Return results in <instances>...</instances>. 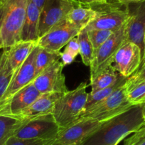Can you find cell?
<instances>
[{
    "label": "cell",
    "instance_id": "obj_1",
    "mask_svg": "<svg viewBox=\"0 0 145 145\" xmlns=\"http://www.w3.org/2000/svg\"><path fill=\"white\" fill-rule=\"evenodd\" d=\"M144 125L142 104L135 105L125 112L103 122L79 145H118Z\"/></svg>",
    "mask_w": 145,
    "mask_h": 145
},
{
    "label": "cell",
    "instance_id": "obj_2",
    "mask_svg": "<svg viewBox=\"0 0 145 145\" xmlns=\"http://www.w3.org/2000/svg\"><path fill=\"white\" fill-rule=\"evenodd\" d=\"M86 90L87 83L83 82L74 90L63 93L57 100L52 115L60 130L77 122L84 112L88 95Z\"/></svg>",
    "mask_w": 145,
    "mask_h": 145
},
{
    "label": "cell",
    "instance_id": "obj_3",
    "mask_svg": "<svg viewBox=\"0 0 145 145\" xmlns=\"http://www.w3.org/2000/svg\"><path fill=\"white\" fill-rule=\"evenodd\" d=\"M29 0H2L4 19L2 29L3 49L22 40V31Z\"/></svg>",
    "mask_w": 145,
    "mask_h": 145
},
{
    "label": "cell",
    "instance_id": "obj_4",
    "mask_svg": "<svg viewBox=\"0 0 145 145\" xmlns=\"http://www.w3.org/2000/svg\"><path fill=\"white\" fill-rule=\"evenodd\" d=\"M133 105L128 100L125 84L98 105L85 111L78 120L90 118L104 122L125 112Z\"/></svg>",
    "mask_w": 145,
    "mask_h": 145
},
{
    "label": "cell",
    "instance_id": "obj_5",
    "mask_svg": "<svg viewBox=\"0 0 145 145\" xmlns=\"http://www.w3.org/2000/svg\"><path fill=\"white\" fill-rule=\"evenodd\" d=\"M95 9L98 11V14L85 28L87 30L105 29L116 31L126 24L130 14L129 5H121L119 2L103 5Z\"/></svg>",
    "mask_w": 145,
    "mask_h": 145
},
{
    "label": "cell",
    "instance_id": "obj_6",
    "mask_svg": "<svg viewBox=\"0 0 145 145\" xmlns=\"http://www.w3.org/2000/svg\"><path fill=\"white\" fill-rule=\"evenodd\" d=\"M125 40V24L100 46L94 52L93 61L90 66V80L112 65L114 57Z\"/></svg>",
    "mask_w": 145,
    "mask_h": 145
},
{
    "label": "cell",
    "instance_id": "obj_7",
    "mask_svg": "<svg viewBox=\"0 0 145 145\" xmlns=\"http://www.w3.org/2000/svg\"><path fill=\"white\" fill-rule=\"evenodd\" d=\"M78 2L76 0H46L41 9L39 38L61 22Z\"/></svg>",
    "mask_w": 145,
    "mask_h": 145
},
{
    "label": "cell",
    "instance_id": "obj_8",
    "mask_svg": "<svg viewBox=\"0 0 145 145\" xmlns=\"http://www.w3.org/2000/svg\"><path fill=\"white\" fill-rule=\"evenodd\" d=\"M60 127L53 115L29 120L15 132L14 136L20 139H56Z\"/></svg>",
    "mask_w": 145,
    "mask_h": 145
},
{
    "label": "cell",
    "instance_id": "obj_9",
    "mask_svg": "<svg viewBox=\"0 0 145 145\" xmlns=\"http://www.w3.org/2000/svg\"><path fill=\"white\" fill-rule=\"evenodd\" d=\"M39 46L36 44L26 61L14 72L13 78L2 98L0 99V111L5 108L16 93L31 83L35 78V61Z\"/></svg>",
    "mask_w": 145,
    "mask_h": 145
},
{
    "label": "cell",
    "instance_id": "obj_10",
    "mask_svg": "<svg viewBox=\"0 0 145 145\" xmlns=\"http://www.w3.org/2000/svg\"><path fill=\"white\" fill-rule=\"evenodd\" d=\"M142 59V51L139 46L125 40L115 54L112 66L120 75L128 78L139 69Z\"/></svg>",
    "mask_w": 145,
    "mask_h": 145
},
{
    "label": "cell",
    "instance_id": "obj_11",
    "mask_svg": "<svg viewBox=\"0 0 145 145\" xmlns=\"http://www.w3.org/2000/svg\"><path fill=\"white\" fill-rule=\"evenodd\" d=\"M64 65L60 61L47 67L32 81L41 94L50 93H65L68 91L63 70Z\"/></svg>",
    "mask_w": 145,
    "mask_h": 145
},
{
    "label": "cell",
    "instance_id": "obj_12",
    "mask_svg": "<svg viewBox=\"0 0 145 145\" xmlns=\"http://www.w3.org/2000/svg\"><path fill=\"white\" fill-rule=\"evenodd\" d=\"M80 31L65 19L40 37L37 44L48 51H60L70 40L76 37Z\"/></svg>",
    "mask_w": 145,
    "mask_h": 145
},
{
    "label": "cell",
    "instance_id": "obj_13",
    "mask_svg": "<svg viewBox=\"0 0 145 145\" xmlns=\"http://www.w3.org/2000/svg\"><path fill=\"white\" fill-rule=\"evenodd\" d=\"M102 123L103 122L90 118L78 120L71 126L60 130L59 135L55 142L62 145L80 144Z\"/></svg>",
    "mask_w": 145,
    "mask_h": 145
},
{
    "label": "cell",
    "instance_id": "obj_14",
    "mask_svg": "<svg viewBox=\"0 0 145 145\" xmlns=\"http://www.w3.org/2000/svg\"><path fill=\"white\" fill-rule=\"evenodd\" d=\"M125 24V41L139 46L143 56L145 36V0L136 4Z\"/></svg>",
    "mask_w": 145,
    "mask_h": 145
},
{
    "label": "cell",
    "instance_id": "obj_15",
    "mask_svg": "<svg viewBox=\"0 0 145 145\" xmlns=\"http://www.w3.org/2000/svg\"><path fill=\"white\" fill-rule=\"evenodd\" d=\"M62 94L58 93L41 94L31 105L14 118L19 120H32L39 117L52 115L56 103Z\"/></svg>",
    "mask_w": 145,
    "mask_h": 145
},
{
    "label": "cell",
    "instance_id": "obj_16",
    "mask_svg": "<svg viewBox=\"0 0 145 145\" xmlns=\"http://www.w3.org/2000/svg\"><path fill=\"white\" fill-rule=\"evenodd\" d=\"M41 95L31 82L14 95L7 105L0 111V115L14 118L31 105Z\"/></svg>",
    "mask_w": 145,
    "mask_h": 145
},
{
    "label": "cell",
    "instance_id": "obj_17",
    "mask_svg": "<svg viewBox=\"0 0 145 145\" xmlns=\"http://www.w3.org/2000/svg\"><path fill=\"white\" fill-rule=\"evenodd\" d=\"M41 9L36 4L29 0L28 3L26 14L22 31V40L25 41L37 42L39 39V29Z\"/></svg>",
    "mask_w": 145,
    "mask_h": 145
},
{
    "label": "cell",
    "instance_id": "obj_18",
    "mask_svg": "<svg viewBox=\"0 0 145 145\" xmlns=\"http://www.w3.org/2000/svg\"><path fill=\"white\" fill-rule=\"evenodd\" d=\"M36 44L37 42L21 40L9 48H5L7 52L8 62L14 72H16L26 61Z\"/></svg>",
    "mask_w": 145,
    "mask_h": 145
},
{
    "label": "cell",
    "instance_id": "obj_19",
    "mask_svg": "<svg viewBox=\"0 0 145 145\" xmlns=\"http://www.w3.org/2000/svg\"><path fill=\"white\" fill-rule=\"evenodd\" d=\"M98 11L78 4L66 16L65 20L79 31L85 29L97 16Z\"/></svg>",
    "mask_w": 145,
    "mask_h": 145
},
{
    "label": "cell",
    "instance_id": "obj_20",
    "mask_svg": "<svg viewBox=\"0 0 145 145\" xmlns=\"http://www.w3.org/2000/svg\"><path fill=\"white\" fill-rule=\"evenodd\" d=\"M120 77L121 75L114 69L112 65H110L108 68L97 75L94 78L90 80V86L92 88L90 92L94 93L97 90L112 86L119 80Z\"/></svg>",
    "mask_w": 145,
    "mask_h": 145
},
{
    "label": "cell",
    "instance_id": "obj_21",
    "mask_svg": "<svg viewBox=\"0 0 145 145\" xmlns=\"http://www.w3.org/2000/svg\"><path fill=\"white\" fill-rule=\"evenodd\" d=\"M28 120L0 115V145H7L9 138Z\"/></svg>",
    "mask_w": 145,
    "mask_h": 145
},
{
    "label": "cell",
    "instance_id": "obj_22",
    "mask_svg": "<svg viewBox=\"0 0 145 145\" xmlns=\"http://www.w3.org/2000/svg\"><path fill=\"white\" fill-rule=\"evenodd\" d=\"M61 57V51H48L39 46L35 61V78L38 76L53 63L60 61Z\"/></svg>",
    "mask_w": 145,
    "mask_h": 145
},
{
    "label": "cell",
    "instance_id": "obj_23",
    "mask_svg": "<svg viewBox=\"0 0 145 145\" xmlns=\"http://www.w3.org/2000/svg\"><path fill=\"white\" fill-rule=\"evenodd\" d=\"M126 78L121 76L119 80H118L115 84L112 85V86L103 89V90H97V91L94 92V93H91V92L89 93L88 95V99L87 102H86L85 111L92 108V107H93L94 106L97 105L99 103H101L102 101L105 100L107 97H109V96L110 95L112 94L114 91H115L117 89L120 88L121 86H124V85L125 84V83H126Z\"/></svg>",
    "mask_w": 145,
    "mask_h": 145
},
{
    "label": "cell",
    "instance_id": "obj_24",
    "mask_svg": "<svg viewBox=\"0 0 145 145\" xmlns=\"http://www.w3.org/2000/svg\"><path fill=\"white\" fill-rule=\"evenodd\" d=\"M14 75V72L8 62L7 49H2L0 53V99L6 92Z\"/></svg>",
    "mask_w": 145,
    "mask_h": 145
},
{
    "label": "cell",
    "instance_id": "obj_25",
    "mask_svg": "<svg viewBox=\"0 0 145 145\" xmlns=\"http://www.w3.org/2000/svg\"><path fill=\"white\" fill-rule=\"evenodd\" d=\"M77 39L80 46L79 54L81 57L82 61L84 65L90 67L93 61L95 51L89 39L88 31L86 29H82L77 36Z\"/></svg>",
    "mask_w": 145,
    "mask_h": 145
},
{
    "label": "cell",
    "instance_id": "obj_26",
    "mask_svg": "<svg viewBox=\"0 0 145 145\" xmlns=\"http://www.w3.org/2000/svg\"><path fill=\"white\" fill-rule=\"evenodd\" d=\"M87 30V29H86ZM89 39L95 51L100 46L103 45L115 31L105 29H91L87 30Z\"/></svg>",
    "mask_w": 145,
    "mask_h": 145
},
{
    "label": "cell",
    "instance_id": "obj_27",
    "mask_svg": "<svg viewBox=\"0 0 145 145\" xmlns=\"http://www.w3.org/2000/svg\"><path fill=\"white\" fill-rule=\"evenodd\" d=\"M127 96L132 105L141 104L145 99V80L127 90Z\"/></svg>",
    "mask_w": 145,
    "mask_h": 145
},
{
    "label": "cell",
    "instance_id": "obj_28",
    "mask_svg": "<svg viewBox=\"0 0 145 145\" xmlns=\"http://www.w3.org/2000/svg\"><path fill=\"white\" fill-rule=\"evenodd\" d=\"M56 139H20L12 136L8 140L7 145H53Z\"/></svg>",
    "mask_w": 145,
    "mask_h": 145
},
{
    "label": "cell",
    "instance_id": "obj_29",
    "mask_svg": "<svg viewBox=\"0 0 145 145\" xmlns=\"http://www.w3.org/2000/svg\"><path fill=\"white\" fill-rule=\"evenodd\" d=\"M144 80H145V67L139 69L132 76L127 78V81L125 83L126 90H129L132 87Z\"/></svg>",
    "mask_w": 145,
    "mask_h": 145
},
{
    "label": "cell",
    "instance_id": "obj_30",
    "mask_svg": "<svg viewBox=\"0 0 145 145\" xmlns=\"http://www.w3.org/2000/svg\"><path fill=\"white\" fill-rule=\"evenodd\" d=\"M125 145H145V125L127 139Z\"/></svg>",
    "mask_w": 145,
    "mask_h": 145
},
{
    "label": "cell",
    "instance_id": "obj_31",
    "mask_svg": "<svg viewBox=\"0 0 145 145\" xmlns=\"http://www.w3.org/2000/svg\"><path fill=\"white\" fill-rule=\"evenodd\" d=\"M76 1H77L80 5L90 7L93 9L103 5H112L118 2L117 0H76Z\"/></svg>",
    "mask_w": 145,
    "mask_h": 145
},
{
    "label": "cell",
    "instance_id": "obj_32",
    "mask_svg": "<svg viewBox=\"0 0 145 145\" xmlns=\"http://www.w3.org/2000/svg\"><path fill=\"white\" fill-rule=\"evenodd\" d=\"M64 51L71 54L72 55L74 56L76 58L77 57V56L80 53V46H79L77 36L68 41V43L65 46V48Z\"/></svg>",
    "mask_w": 145,
    "mask_h": 145
},
{
    "label": "cell",
    "instance_id": "obj_33",
    "mask_svg": "<svg viewBox=\"0 0 145 145\" xmlns=\"http://www.w3.org/2000/svg\"><path fill=\"white\" fill-rule=\"evenodd\" d=\"M75 59H76V57L73 55H72L71 54H70V53L65 51L61 52V60L63 65L64 66L70 65L71 63H72L75 61Z\"/></svg>",
    "mask_w": 145,
    "mask_h": 145
},
{
    "label": "cell",
    "instance_id": "obj_34",
    "mask_svg": "<svg viewBox=\"0 0 145 145\" xmlns=\"http://www.w3.org/2000/svg\"><path fill=\"white\" fill-rule=\"evenodd\" d=\"M4 19V5L2 0H0V50L3 49L2 41V29Z\"/></svg>",
    "mask_w": 145,
    "mask_h": 145
},
{
    "label": "cell",
    "instance_id": "obj_35",
    "mask_svg": "<svg viewBox=\"0 0 145 145\" xmlns=\"http://www.w3.org/2000/svg\"><path fill=\"white\" fill-rule=\"evenodd\" d=\"M117 1L121 5H129L131 4L139 3L141 2H143L144 0H117Z\"/></svg>",
    "mask_w": 145,
    "mask_h": 145
},
{
    "label": "cell",
    "instance_id": "obj_36",
    "mask_svg": "<svg viewBox=\"0 0 145 145\" xmlns=\"http://www.w3.org/2000/svg\"><path fill=\"white\" fill-rule=\"evenodd\" d=\"M33 2L36 5V6L38 7L40 9H42L43 5H44V2H45L46 0H32Z\"/></svg>",
    "mask_w": 145,
    "mask_h": 145
},
{
    "label": "cell",
    "instance_id": "obj_37",
    "mask_svg": "<svg viewBox=\"0 0 145 145\" xmlns=\"http://www.w3.org/2000/svg\"><path fill=\"white\" fill-rule=\"evenodd\" d=\"M145 66V36H144V52H143V56H142V63H141L140 68H144Z\"/></svg>",
    "mask_w": 145,
    "mask_h": 145
},
{
    "label": "cell",
    "instance_id": "obj_38",
    "mask_svg": "<svg viewBox=\"0 0 145 145\" xmlns=\"http://www.w3.org/2000/svg\"><path fill=\"white\" fill-rule=\"evenodd\" d=\"M141 104L142 105V115H143V118L145 122V103H141Z\"/></svg>",
    "mask_w": 145,
    "mask_h": 145
},
{
    "label": "cell",
    "instance_id": "obj_39",
    "mask_svg": "<svg viewBox=\"0 0 145 145\" xmlns=\"http://www.w3.org/2000/svg\"><path fill=\"white\" fill-rule=\"evenodd\" d=\"M53 145H62V144H57V143H56V142H55V143H54Z\"/></svg>",
    "mask_w": 145,
    "mask_h": 145
},
{
    "label": "cell",
    "instance_id": "obj_40",
    "mask_svg": "<svg viewBox=\"0 0 145 145\" xmlns=\"http://www.w3.org/2000/svg\"><path fill=\"white\" fill-rule=\"evenodd\" d=\"M145 103V99H144V100H143V101H142V103Z\"/></svg>",
    "mask_w": 145,
    "mask_h": 145
},
{
    "label": "cell",
    "instance_id": "obj_41",
    "mask_svg": "<svg viewBox=\"0 0 145 145\" xmlns=\"http://www.w3.org/2000/svg\"><path fill=\"white\" fill-rule=\"evenodd\" d=\"M144 67H145V66H144Z\"/></svg>",
    "mask_w": 145,
    "mask_h": 145
}]
</instances>
